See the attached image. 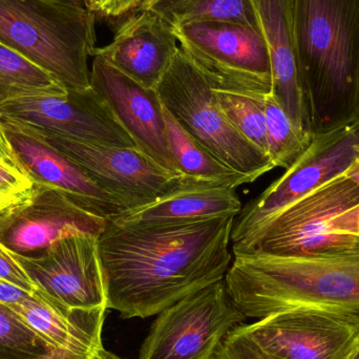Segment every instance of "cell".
<instances>
[{
    "label": "cell",
    "mask_w": 359,
    "mask_h": 359,
    "mask_svg": "<svg viewBox=\"0 0 359 359\" xmlns=\"http://www.w3.org/2000/svg\"><path fill=\"white\" fill-rule=\"evenodd\" d=\"M46 359H76V358H69V356L63 355V354H61V353H56V354H55V355L50 356V358H48Z\"/></svg>",
    "instance_id": "35"
},
{
    "label": "cell",
    "mask_w": 359,
    "mask_h": 359,
    "mask_svg": "<svg viewBox=\"0 0 359 359\" xmlns=\"http://www.w3.org/2000/svg\"><path fill=\"white\" fill-rule=\"evenodd\" d=\"M90 359H124L119 358V356L116 355V354L111 353V352L107 351L104 347L99 349L94 355L92 356Z\"/></svg>",
    "instance_id": "34"
},
{
    "label": "cell",
    "mask_w": 359,
    "mask_h": 359,
    "mask_svg": "<svg viewBox=\"0 0 359 359\" xmlns=\"http://www.w3.org/2000/svg\"><path fill=\"white\" fill-rule=\"evenodd\" d=\"M297 67L313 135L359 120V0H294Z\"/></svg>",
    "instance_id": "3"
},
{
    "label": "cell",
    "mask_w": 359,
    "mask_h": 359,
    "mask_svg": "<svg viewBox=\"0 0 359 359\" xmlns=\"http://www.w3.org/2000/svg\"><path fill=\"white\" fill-rule=\"evenodd\" d=\"M350 359H359V348L358 351H356L355 353H354L353 355L350 358Z\"/></svg>",
    "instance_id": "37"
},
{
    "label": "cell",
    "mask_w": 359,
    "mask_h": 359,
    "mask_svg": "<svg viewBox=\"0 0 359 359\" xmlns=\"http://www.w3.org/2000/svg\"><path fill=\"white\" fill-rule=\"evenodd\" d=\"M228 292L246 318L299 308L329 310L359 322V243L305 255L233 253Z\"/></svg>",
    "instance_id": "2"
},
{
    "label": "cell",
    "mask_w": 359,
    "mask_h": 359,
    "mask_svg": "<svg viewBox=\"0 0 359 359\" xmlns=\"http://www.w3.org/2000/svg\"><path fill=\"white\" fill-rule=\"evenodd\" d=\"M172 27L151 11L141 10L126 19L113 41L95 48L98 56L147 88H157L179 50Z\"/></svg>",
    "instance_id": "17"
},
{
    "label": "cell",
    "mask_w": 359,
    "mask_h": 359,
    "mask_svg": "<svg viewBox=\"0 0 359 359\" xmlns=\"http://www.w3.org/2000/svg\"><path fill=\"white\" fill-rule=\"evenodd\" d=\"M356 227H358V234L359 236V210L358 213V217H356Z\"/></svg>",
    "instance_id": "38"
},
{
    "label": "cell",
    "mask_w": 359,
    "mask_h": 359,
    "mask_svg": "<svg viewBox=\"0 0 359 359\" xmlns=\"http://www.w3.org/2000/svg\"><path fill=\"white\" fill-rule=\"evenodd\" d=\"M0 116L81 142L137 147L107 101L92 88L13 99L0 104Z\"/></svg>",
    "instance_id": "13"
},
{
    "label": "cell",
    "mask_w": 359,
    "mask_h": 359,
    "mask_svg": "<svg viewBox=\"0 0 359 359\" xmlns=\"http://www.w3.org/2000/svg\"><path fill=\"white\" fill-rule=\"evenodd\" d=\"M67 92L48 72L0 42V104L21 97Z\"/></svg>",
    "instance_id": "23"
},
{
    "label": "cell",
    "mask_w": 359,
    "mask_h": 359,
    "mask_svg": "<svg viewBox=\"0 0 359 359\" xmlns=\"http://www.w3.org/2000/svg\"><path fill=\"white\" fill-rule=\"evenodd\" d=\"M96 14L82 0H0V42L65 90L90 88Z\"/></svg>",
    "instance_id": "4"
},
{
    "label": "cell",
    "mask_w": 359,
    "mask_h": 359,
    "mask_svg": "<svg viewBox=\"0 0 359 359\" xmlns=\"http://www.w3.org/2000/svg\"><path fill=\"white\" fill-rule=\"evenodd\" d=\"M139 8L155 13L172 29L217 21L262 29L253 0H144Z\"/></svg>",
    "instance_id": "22"
},
{
    "label": "cell",
    "mask_w": 359,
    "mask_h": 359,
    "mask_svg": "<svg viewBox=\"0 0 359 359\" xmlns=\"http://www.w3.org/2000/svg\"><path fill=\"white\" fill-rule=\"evenodd\" d=\"M246 318L224 278L160 312L138 359H212L230 331Z\"/></svg>",
    "instance_id": "9"
},
{
    "label": "cell",
    "mask_w": 359,
    "mask_h": 359,
    "mask_svg": "<svg viewBox=\"0 0 359 359\" xmlns=\"http://www.w3.org/2000/svg\"><path fill=\"white\" fill-rule=\"evenodd\" d=\"M180 48L213 90L265 99L272 93L269 48L262 29L231 22L172 29Z\"/></svg>",
    "instance_id": "8"
},
{
    "label": "cell",
    "mask_w": 359,
    "mask_h": 359,
    "mask_svg": "<svg viewBox=\"0 0 359 359\" xmlns=\"http://www.w3.org/2000/svg\"><path fill=\"white\" fill-rule=\"evenodd\" d=\"M0 278L27 292H34L35 287L27 272L4 245L0 243Z\"/></svg>",
    "instance_id": "28"
},
{
    "label": "cell",
    "mask_w": 359,
    "mask_h": 359,
    "mask_svg": "<svg viewBox=\"0 0 359 359\" xmlns=\"http://www.w3.org/2000/svg\"><path fill=\"white\" fill-rule=\"evenodd\" d=\"M56 353L18 312L0 303V359H46Z\"/></svg>",
    "instance_id": "25"
},
{
    "label": "cell",
    "mask_w": 359,
    "mask_h": 359,
    "mask_svg": "<svg viewBox=\"0 0 359 359\" xmlns=\"http://www.w3.org/2000/svg\"><path fill=\"white\" fill-rule=\"evenodd\" d=\"M163 115L168 147L181 176L182 184L222 186L236 189L243 184L250 183L246 177L224 165L190 136L165 107Z\"/></svg>",
    "instance_id": "21"
},
{
    "label": "cell",
    "mask_w": 359,
    "mask_h": 359,
    "mask_svg": "<svg viewBox=\"0 0 359 359\" xmlns=\"http://www.w3.org/2000/svg\"><path fill=\"white\" fill-rule=\"evenodd\" d=\"M90 88L107 101L137 147L181 178L168 147L164 107L157 90L145 88L98 56L93 59Z\"/></svg>",
    "instance_id": "16"
},
{
    "label": "cell",
    "mask_w": 359,
    "mask_h": 359,
    "mask_svg": "<svg viewBox=\"0 0 359 359\" xmlns=\"http://www.w3.org/2000/svg\"><path fill=\"white\" fill-rule=\"evenodd\" d=\"M345 175L348 178L351 179L352 181L355 182L359 186V157L352 163V165L348 168Z\"/></svg>",
    "instance_id": "32"
},
{
    "label": "cell",
    "mask_w": 359,
    "mask_h": 359,
    "mask_svg": "<svg viewBox=\"0 0 359 359\" xmlns=\"http://www.w3.org/2000/svg\"><path fill=\"white\" fill-rule=\"evenodd\" d=\"M86 4V8L94 13V14H101L102 13V0H82Z\"/></svg>",
    "instance_id": "33"
},
{
    "label": "cell",
    "mask_w": 359,
    "mask_h": 359,
    "mask_svg": "<svg viewBox=\"0 0 359 359\" xmlns=\"http://www.w3.org/2000/svg\"><path fill=\"white\" fill-rule=\"evenodd\" d=\"M268 156L274 168L289 170L306 153L314 135L302 130L283 111L271 95L264 100Z\"/></svg>",
    "instance_id": "24"
},
{
    "label": "cell",
    "mask_w": 359,
    "mask_h": 359,
    "mask_svg": "<svg viewBox=\"0 0 359 359\" xmlns=\"http://www.w3.org/2000/svg\"><path fill=\"white\" fill-rule=\"evenodd\" d=\"M0 132L14 154L19 170L34 183L60 190L84 210L105 219L126 209L101 189L73 160L36 135L31 128L0 116Z\"/></svg>",
    "instance_id": "15"
},
{
    "label": "cell",
    "mask_w": 359,
    "mask_h": 359,
    "mask_svg": "<svg viewBox=\"0 0 359 359\" xmlns=\"http://www.w3.org/2000/svg\"><path fill=\"white\" fill-rule=\"evenodd\" d=\"M33 185L34 182L20 170L0 164V198L8 205L21 200Z\"/></svg>",
    "instance_id": "27"
},
{
    "label": "cell",
    "mask_w": 359,
    "mask_h": 359,
    "mask_svg": "<svg viewBox=\"0 0 359 359\" xmlns=\"http://www.w3.org/2000/svg\"><path fill=\"white\" fill-rule=\"evenodd\" d=\"M156 90L180 126L224 165L250 183L273 170L269 156L241 136L228 121L212 86L181 48Z\"/></svg>",
    "instance_id": "6"
},
{
    "label": "cell",
    "mask_w": 359,
    "mask_h": 359,
    "mask_svg": "<svg viewBox=\"0 0 359 359\" xmlns=\"http://www.w3.org/2000/svg\"><path fill=\"white\" fill-rule=\"evenodd\" d=\"M109 219L93 215L60 190L34 183L18 202L0 210V243L13 255L39 257L69 234H99Z\"/></svg>",
    "instance_id": "14"
},
{
    "label": "cell",
    "mask_w": 359,
    "mask_h": 359,
    "mask_svg": "<svg viewBox=\"0 0 359 359\" xmlns=\"http://www.w3.org/2000/svg\"><path fill=\"white\" fill-rule=\"evenodd\" d=\"M242 203L236 189L212 185H183L158 202L128 210L117 219L135 223H186L236 217Z\"/></svg>",
    "instance_id": "20"
},
{
    "label": "cell",
    "mask_w": 359,
    "mask_h": 359,
    "mask_svg": "<svg viewBox=\"0 0 359 359\" xmlns=\"http://www.w3.org/2000/svg\"><path fill=\"white\" fill-rule=\"evenodd\" d=\"M359 157V120L328 134L314 135L306 153L234 219L232 253L246 252L268 227L304 196L347 172Z\"/></svg>",
    "instance_id": "7"
},
{
    "label": "cell",
    "mask_w": 359,
    "mask_h": 359,
    "mask_svg": "<svg viewBox=\"0 0 359 359\" xmlns=\"http://www.w3.org/2000/svg\"><path fill=\"white\" fill-rule=\"evenodd\" d=\"M10 206V205L8 204V203L6 202V201L2 200L1 198H0V210L1 209L6 208V207Z\"/></svg>",
    "instance_id": "36"
},
{
    "label": "cell",
    "mask_w": 359,
    "mask_h": 359,
    "mask_svg": "<svg viewBox=\"0 0 359 359\" xmlns=\"http://www.w3.org/2000/svg\"><path fill=\"white\" fill-rule=\"evenodd\" d=\"M27 126L73 160L96 185L115 198L126 211L158 202L183 185L180 177L158 165L137 147L90 144Z\"/></svg>",
    "instance_id": "11"
},
{
    "label": "cell",
    "mask_w": 359,
    "mask_h": 359,
    "mask_svg": "<svg viewBox=\"0 0 359 359\" xmlns=\"http://www.w3.org/2000/svg\"><path fill=\"white\" fill-rule=\"evenodd\" d=\"M13 255L46 299L69 309L107 310L97 234H69L39 257Z\"/></svg>",
    "instance_id": "12"
},
{
    "label": "cell",
    "mask_w": 359,
    "mask_h": 359,
    "mask_svg": "<svg viewBox=\"0 0 359 359\" xmlns=\"http://www.w3.org/2000/svg\"><path fill=\"white\" fill-rule=\"evenodd\" d=\"M359 322L329 310L299 308L238 325L212 359H350Z\"/></svg>",
    "instance_id": "5"
},
{
    "label": "cell",
    "mask_w": 359,
    "mask_h": 359,
    "mask_svg": "<svg viewBox=\"0 0 359 359\" xmlns=\"http://www.w3.org/2000/svg\"><path fill=\"white\" fill-rule=\"evenodd\" d=\"M144 0H102V13L107 17H119L138 8Z\"/></svg>",
    "instance_id": "29"
},
{
    "label": "cell",
    "mask_w": 359,
    "mask_h": 359,
    "mask_svg": "<svg viewBox=\"0 0 359 359\" xmlns=\"http://www.w3.org/2000/svg\"><path fill=\"white\" fill-rule=\"evenodd\" d=\"M253 2L271 59V97L295 126L311 133L295 53L294 0Z\"/></svg>",
    "instance_id": "18"
},
{
    "label": "cell",
    "mask_w": 359,
    "mask_h": 359,
    "mask_svg": "<svg viewBox=\"0 0 359 359\" xmlns=\"http://www.w3.org/2000/svg\"><path fill=\"white\" fill-rule=\"evenodd\" d=\"M31 292H27V291L0 278V303L6 304L11 307V306L20 303Z\"/></svg>",
    "instance_id": "30"
},
{
    "label": "cell",
    "mask_w": 359,
    "mask_h": 359,
    "mask_svg": "<svg viewBox=\"0 0 359 359\" xmlns=\"http://www.w3.org/2000/svg\"><path fill=\"white\" fill-rule=\"evenodd\" d=\"M358 205L359 186L341 175L289 207L246 252L290 257L354 246L358 236H339L337 224Z\"/></svg>",
    "instance_id": "10"
},
{
    "label": "cell",
    "mask_w": 359,
    "mask_h": 359,
    "mask_svg": "<svg viewBox=\"0 0 359 359\" xmlns=\"http://www.w3.org/2000/svg\"><path fill=\"white\" fill-rule=\"evenodd\" d=\"M0 164L8 166V168H14V170H20L16 160H15L14 154L12 153L8 143L4 140L1 132H0Z\"/></svg>",
    "instance_id": "31"
},
{
    "label": "cell",
    "mask_w": 359,
    "mask_h": 359,
    "mask_svg": "<svg viewBox=\"0 0 359 359\" xmlns=\"http://www.w3.org/2000/svg\"><path fill=\"white\" fill-rule=\"evenodd\" d=\"M234 219L186 223L109 219L98 236L107 309L123 318H149L224 280L233 259Z\"/></svg>",
    "instance_id": "1"
},
{
    "label": "cell",
    "mask_w": 359,
    "mask_h": 359,
    "mask_svg": "<svg viewBox=\"0 0 359 359\" xmlns=\"http://www.w3.org/2000/svg\"><path fill=\"white\" fill-rule=\"evenodd\" d=\"M11 308L59 353L90 359L103 347L101 334L107 310L69 309L36 290Z\"/></svg>",
    "instance_id": "19"
},
{
    "label": "cell",
    "mask_w": 359,
    "mask_h": 359,
    "mask_svg": "<svg viewBox=\"0 0 359 359\" xmlns=\"http://www.w3.org/2000/svg\"><path fill=\"white\" fill-rule=\"evenodd\" d=\"M215 94L222 113L241 136L268 155L265 99L217 90Z\"/></svg>",
    "instance_id": "26"
}]
</instances>
